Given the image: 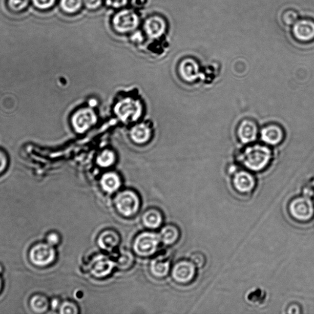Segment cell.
<instances>
[{"mask_svg":"<svg viewBox=\"0 0 314 314\" xmlns=\"http://www.w3.org/2000/svg\"><path fill=\"white\" fill-rule=\"evenodd\" d=\"M272 152L267 146L256 144L248 147L241 155V161L248 170L260 172L268 165Z\"/></svg>","mask_w":314,"mask_h":314,"instance_id":"obj_1","label":"cell"},{"mask_svg":"<svg viewBox=\"0 0 314 314\" xmlns=\"http://www.w3.org/2000/svg\"><path fill=\"white\" fill-rule=\"evenodd\" d=\"M160 241V235L157 233H142L136 238L133 248L138 256L149 257L157 251Z\"/></svg>","mask_w":314,"mask_h":314,"instance_id":"obj_2","label":"cell"},{"mask_svg":"<svg viewBox=\"0 0 314 314\" xmlns=\"http://www.w3.org/2000/svg\"><path fill=\"white\" fill-rule=\"evenodd\" d=\"M117 210L125 217H131L138 212L140 201L136 193L125 191L120 193L115 198Z\"/></svg>","mask_w":314,"mask_h":314,"instance_id":"obj_3","label":"cell"},{"mask_svg":"<svg viewBox=\"0 0 314 314\" xmlns=\"http://www.w3.org/2000/svg\"><path fill=\"white\" fill-rule=\"evenodd\" d=\"M113 27L118 33H127L133 32L138 27V15L131 10H122L115 15L113 20Z\"/></svg>","mask_w":314,"mask_h":314,"instance_id":"obj_4","label":"cell"},{"mask_svg":"<svg viewBox=\"0 0 314 314\" xmlns=\"http://www.w3.org/2000/svg\"><path fill=\"white\" fill-rule=\"evenodd\" d=\"M291 216L299 221L311 219L314 214V206L310 199L306 197L295 199L290 205Z\"/></svg>","mask_w":314,"mask_h":314,"instance_id":"obj_5","label":"cell"},{"mask_svg":"<svg viewBox=\"0 0 314 314\" xmlns=\"http://www.w3.org/2000/svg\"><path fill=\"white\" fill-rule=\"evenodd\" d=\"M30 259L37 266H44L49 265L55 257V252L52 245L40 244L34 247L30 254Z\"/></svg>","mask_w":314,"mask_h":314,"instance_id":"obj_6","label":"cell"},{"mask_svg":"<svg viewBox=\"0 0 314 314\" xmlns=\"http://www.w3.org/2000/svg\"><path fill=\"white\" fill-rule=\"evenodd\" d=\"M292 35L296 41L307 43L314 39V23L307 18L298 19L292 26Z\"/></svg>","mask_w":314,"mask_h":314,"instance_id":"obj_7","label":"cell"},{"mask_svg":"<svg viewBox=\"0 0 314 314\" xmlns=\"http://www.w3.org/2000/svg\"><path fill=\"white\" fill-rule=\"evenodd\" d=\"M195 265L189 261H181L177 263L173 270V277L175 281L185 284L192 281L195 275Z\"/></svg>","mask_w":314,"mask_h":314,"instance_id":"obj_8","label":"cell"},{"mask_svg":"<svg viewBox=\"0 0 314 314\" xmlns=\"http://www.w3.org/2000/svg\"><path fill=\"white\" fill-rule=\"evenodd\" d=\"M117 263L104 256H98L90 263V271L97 278H103L111 273Z\"/></svg>","mask_w":314,"mask_h":314,"instance_id":"obj_9","label":"cell"},{"mask_svg":"<svg viewBox=\"0 0 314 314\" xmlns=\"http://www.w3.org/2000/svg\"><path fill=\"white\" fill-rule=\"evenodd\" d=\"M144 28L145 32L149 38L157 39L160 38L165 33L166 23L163 18L154 15L145 20Z\"/></svg>","mask_w":314,"mask_h":314,"instance_id":"obj_10","label":"cell"},{"mask_svg":"<svg viewBox=\"0 0 314 314\" xmlns=\"http://www.w3.org/2000/svg\"><path fill=\"white\" fill-rule=\"evenodd\" d=\"M237 135L239 140L244 144L255 141L258 135V128L256 122L249 119H245L239 124Z\"/></svg>","mask_w":314,"mask_h":314,"instance_id":"obj_11","label":"cell"},{"mask_svg":"<svg viewBox=\"0 0 314 314\" xmlns=\"http://www.w3.org/2000/svg\"><path fill=\"white\" fill-rule=\"evenodd\" d=\"M95 116L92 111L83 110L77 112L73 117V125L76 131L82 133L94 123Z\"/></svg>","mask_w":314,"mask_h":314,"instance_id":"obj_12","label":"cell"},{"mask_svg":"<svg viewBox=\"0 0 314 314\" xmlns=\"http://www.w3.org/2000/svg\"><path fill=\"white\" fill-rule=\"evenodd\" d=\"M233 185L239 192H250L256 185V180L249 173L240 172L236 174L233 178Z\"/></svg>","mask_w":314,"mask_h":314,"instance_id":"obj_13","label":"cell"},{"mask_svg":"<svg viewBox=\"0 0 314 314\" xmlns=\"http://www.w3.org/2000/svg\"><path fill=\"white\" fill-rule=\"evenodd\" d=\"M261 136L263 141L266 144L276 145L282 141L284 133L281 127L273 124L263 128Z\"/></svg>","mask_w":314,"mask_h":314,"instance_id":"obj_14","label":"cell"},{"mask_svg":"<svg viewBox=\"0 0 314 314\" xmlns=\"http://www.w3.org/2000/svg\"><path fill=\"white\" fill-rule=\"evenodd\" d=\"M117 113L123 120L132 117L133 119H136L141 113V107L138 102L127 99L121 102L117 105L116 109Z\"/></svg>","mask_w":314,"mask_h":314,"instance_id":"obj_15","label":"cell"},{"mask_svg":"<svg viewBox=\"0 0 314 314\" xmlns=\"http://www.w3.org/2000/svg\"><path fill=\"white\" fill-rule=\"evenodd\" d=\"M119 242V236L113 230H106L99 235L98 240L99 246L110 253L113 250Z\"/></svg>","mask_w":314,"mask_h":314,"instance_id":"obj_16","label":"cell"},{"mask_svg":"<svg viewBox=\"0 0 314 314\" xmlns=\"http://www.w3.org/2000/svg\"><path fill=\"white\" fill-rule=\"evenodd\" d=\"M163 221V217L159 211L150 210L146 211L142 216L144 225L151 229H156L159 227Z\"/></svg>","mask_w":314,"mask_h":314,"instance_id":"obj_17","label":"cell"},{"mask_svg":"<svg viewBox=\"0 0 314 314\" xmlns=\"http://www.w3.org/2000/svg\"><path fill=\"white\" fill-rule=\"evenodd\" d=\"M161 241L164 244L171 245L175 243L178 240L179 232L178 228L174 225L164 226L160 232Z\"/></svg>","mask_w":314,"mask_h":314,"instance_id":"obj_18","label":"cell"},{"mask_svg":"<svg viewBox=\"0 0 314 314\" xmlns=\"http://www.w3.org/2000/svg\"><path fill=\"white\" fill-rule=\"evenodd\" d=\"M101 184L105 191L113 193L119 188L120 182L119 176L114 173L107 174L102 177Z\"/></svg>","mask_w":314,"mask_h":314,"instance_id":"obj_19","label":"cell"},{"mask_svg":"<svg viewBox=\"0 0 314 314\" xmlns=\"http://www.w3.org/2000/svg\"><path fill=\"white\" fill-rule=\"evenodd\" d=\"M181 72L183 73V77L187 80H193L197 75L198 67L197 62L192 59H186L180 65Z\"/></svg>","mask_w":314,"mask_h":314,"instance_id":"obj_20","label":"cell"},{"mask_svg":"<svg viewBox=\"0 0 314 314\" xmlns=\"http://www.w3.org/2000/svg\"><path fill=\"white\" fill-rule=\"evenodd\" d=\"M170 262H163L159 259H155L151 263V270L155 276L163 278L169 272Z\"/></svg>","mask_w":314,"mask_h":314,"instance_id":"obj_21","label":"cell"},{"mask_svg":"<svg viewBox=\"0 0 314 314\" xmlns=\"http://www.w3.org/2000/svg\"><path fill=\"white\" fill-rule=\"evenodd\" d=\"M83 0H60V7L67 14H75L81 9Z\"/></svg>","mask_w":314,"mask_h":314,"instance_id":"obj_22","label":"cell"},{"mask_svg":"<svg viewBox=\"0 0 314 314\" xmlns=\"http://www.w3.org/2000/svg\"><path fill=\"white\" fill-rule=\"evenodd\" d=\"M30 304L33 310L38 313L45 312L48 309L49 306L48 301L46 298L39 296V295L34 297L31 300Z\"/></svg>","mask_w":314,"mask_h":314,"instance_id":"obj_23","label":"cell"},{"mask_svg":"<svg viewBox=\"0 0 314 314\" xmlns=\"http://www.w3.org/2000/svg\"><path fill=\"white\" fill-rule=\"evenodd\" d=\"M132 138L137 142H144L147 141L149 137V131L147 127L144 125H140L133 129Z\"/></svg>","mask_w":314,"mask_h":314,"instance_id":"obj_24","label":"cell"},{"mask_svg":"<svg viewBox=\"0 0 314 314\" xmlns=\"http://www.w3.org/2000/svg\"><path fill=\"white\" fill-rule=\"evenodd\" d=\"M298 19L299 14L294 9H288L282 14V23L287 27L293 26Z\"/></svg>","mask_w":314,"mask_h":314,"instance_id":"obj_25","label":"cell"},{"mask_svg":"<svg viewBox=\"0 0 314 314\" xmlns=\"http://www.w3.org/2000/svg\"><path fill=\"white\" fill-rule=\"evenodd\" d=\"M30 0H8V6L11 11L20 12L29 5Z\"/></svg>","mask_w":314,"mask_h":314,"instance_id":"obj_26","label":"cell"},{"mask_svg":"<svg viewBox=\"0 0 314 314\" xmlns=\"http://www.w3.org/2000/svg\"><path fill=\"white\" fill-rule=\"evenodd\" d=\"M133 262V257L131 253L127 251H122L119 262L117 263V266L120 268L126 269L129 268Z\"/></svg>","mask_w":314,"mask_h":314,"instance_id":"obj_27","label":"cell"},{"mask_svg":"<svg viewBox=\"0 0 314 314\" xmlns=\"http://www.w3.org/2000/svg\"><path fill=\"white\" fill-rule=\"evenodd\" d=\"M114 155L111 151H104L102 152L100 156L98 158V163L101 166L107 167L111 165L114 162Z\"/></svg>","mask_w":314,"mask_h":314,"instance_id":"obj_28","label":"cell"},{"mask_svg":"<svg viewBox=\"0 0 314 314\" xmlns=\"http://www.w3.org/2000/svg\"><path fill=\"white\" fill-rule=\"evenodd\" d=\"M34 6L40 10H47L55 5L56 0H32Z\"/></svg>","mask_w":314,"mask_h":314,"instance_id":"obj_29","label":"cell"},{"mask_svg":"<svg viewBox=\"0 0 314 314\" xmlns=\"http://www.w3.org/2000/svg\"><path fill=\"white\" fill-rule=\"evenodd\" d=\"M60 312L64 314H76L78 313V309L74 303L65 302L60 307Z\"/></svg>","mask_w":314,"mask_h":314,"instance_id":"obj_30","label":"cell"},{"mask_svg":"<svg viewBox=\"0 0 314 314\" xmlns=\"http://www.w3.org/2000/svg\"><path fill=\"white\" fill-rule=\"evenodd\" d=\"M191 262L198 268H201L204 266L206 260H205L204 255L201 253H195L191 257Z\"/></svg>","mask_w":314,"mask_h":314,"instance_id":"obj_31","label":"cell"},{"mask_svg":"<svg viewBox=\"0 0 314 314\" xmlns=\"http://www.w3.org/2000/svg\"><path fill=\"white\" fill-rule=\"evenodd\" d=\"M106 3L110 7L120 8L127 5L129 0H105Z\"/></svg>","mask_w":314,"mask_h":314,"instance_id":"obj_32","label":"cell"},{"mask_svg":"<svg viewBox=\"0 0 314 314\" xmlns=\"http://www.w3.org/2000/svg\"><path fill=\"white\" fill-rule=\"evenodd\" d=\"M102 0H83V3L87 8L91 10H95L100 7Z\"/></svg>","mask_w":314,"mask_h":314,"instance_id":"obj_33","label":"cell"},{"mask_svg":"<svg viewBox=\"0 0 314 314\" xmlns=\"http://www.w3.org/2000/svg\"><path fill=\"white\" fill-rule=\"evenodd\" d=\"M8 159L4 151L0 149V174L4 172L8 166Z\"/></svg>","mask_w":314,"mask_h":314,"instance_id":"obj_34","label":"cell"},{"mask_svg":"<svg viewBox=\"0 0 314 314\" xmlns=\"http://www.w3.org/2000/svg\"><path fill=\"white\" fill-rule=\"evenodd\" d=\"M59 239H59V236L57 234L51 233L47 238V242H48V244L54 246V245L58 243Z\"/></svg>","mask_w":314,"mask_h":314,"instance_id":"obj_35","label":"cell"},{"mask_svg":"<svg viewBox=\"0 0 314 314\" xmlns=\"http://www.w3.org/2000/svg\"><path fill=\"white\" fill-rule=\"evenodd\" d=\"M132 39L135 42H141L143 40V36L141 32H136L131 37Z\"/></svg>","mask_w":314,"mask_h":314,"instance_id":"obj_36","label":"cell"},{"mask_svg":"<svg viewBox=\"0 0 314 314\" xmlns=\"http://www.w3.org/2000/svg\"><path fill=\"white\" fill-rule=\"evenodd\" d=\"M59 306V301L57 299L53 300L51 303V306L53 309H57Z\"/></svg>","mask_w":314,"mask_h":314,"instance_id":"obj_37","label":"cell"},{"mask_svg":"<svg viewBox=\"0 0 314 314\" xmlns=\"http://www.w3.org/2000/svg\"><path fill=\"white\" fill-rule=\"evenodd\" d=\"M2 286V280H1V279H0V290H1Z\"/></svg>","mask_w":314,"mask_h":314,"instance_id":"obj_38","label":"cell"},{"mask_svg":"<svg viewBox=\"0 0 314 314\" xmlns=\"http://www.w3.org/2000/svg\"><path fill=\"white\" fill-rule=\"evenodd\" d=\"M2 271V266H0V273H1Z\"/></svg>","mask_w":314,"mask_h":314,"instance_id":"obj_39","label":"cell"}]
</instances>
